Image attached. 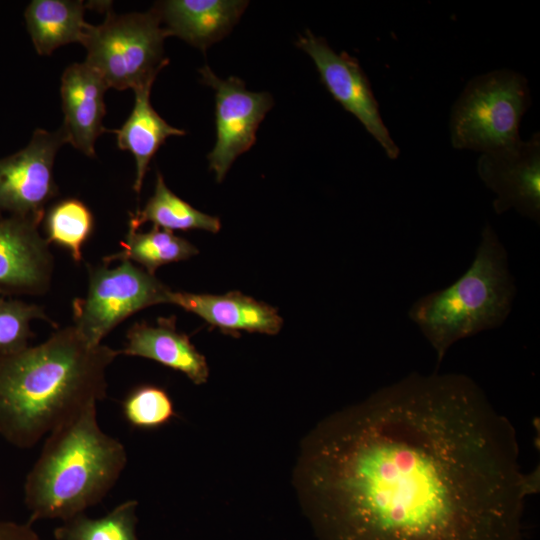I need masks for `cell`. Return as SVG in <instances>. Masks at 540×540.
<instances>
[{
  "instance_id": "obj_6",
  "label": "cell",
  "mask_w": 540,
  "mask_h": 540,
  "mask_svg": "<svg viewBox=\"0 0 540 540\" xmlns=\"http://www.w3.org/2000/svg\"><path fill=\"white\" fill-rule=\"evenodd\" d=\"M169 36L157 11L116 14L107 10L100 25L87 27L82 45L84 61L108 88L137 89L153 84L169 60L163 43Z\"/></svg>"
},
{
  "instance_id": "obj_17",
  "label": "cell",
  "mask_w": 540,
  "mask_h": 540,
  "mask_svg": "<svg viewBox=\"0 0 540 540\" xmlns=\"http://www.w3.org/2000/svg\"><path fill=\"white\" fill-rule=\"evenodd\" d=\"M152 84L134 90V107L121 128L115 130L117 145L135 158L136 177L133 189L140 193L149 163L160 146L170 136H182L185 131L171 126L152 107Z\"/></svg>"
},
{
  "instance_id": "obj_26",
  "label": "cell",
  "mask_w": 540,
  "mask_h": 540,
  "mask_svg": "<svg viewBox=\"0 0 540 540\" xmlns=\"http://www.w3.org/2000/svg\"><path fill=\"white\" fill-rule=\"evenodd\" d=\"M1 296V295H0Z\"/></svg>"
},
{
  "instance_id": "obj_14",
  "label": "cell",
  "mask_w": 540,
  "mask_h": 540,
  "mask_svg": "<svg viewBox=\"0 0 540 540\" xmlns=\"http://www.w3.org/2000/svg\"><path fill=\"white\" fill-rule=\"evenodd\" d=\"M247 5L240 0H168L153 8L169 36L204 51L231 31Z\"/></svg>"
},
{
  "instance_id": "obj_13",
  "label": "cell",
  "mask_w": 540,
  "mask_h": 540,
  "mask_svg": "<svg viewBox=\"0 0 540 540\" xmlns=\"http://www.w3.org/2000/svg\"><path fill=\"white\" fill-rule=\"evenodd\" d=\"M104 80L85 62L73 63L61 76L60 95L64 122L61 126L74 148L95 157V142L104 132L106 113Z\"/></svg>"
},
{
  "instance_id": "obj_23",
  "label": "cell",
  "mask_w": 540,
  "mask_h": 540,
  "mask_svg": "<svg viewBox=\"0 0 540 540\" xmlns=\"http://www.w3.org/2000/svg\"><path fill=\"white\" fill-rule=\"evenodd\" d=\"M36 319L52 323L42 306L0 296V356L29 346L33 337L30 323Z\"/></svg>"
},
{
  "instance_id": "obj_11",
  "label": "cell",
  "mask_w": 540,
  "mask_h": 540,
  "mask_svg": "<svg viewBox=\"0 0 540 540\" xmlns=\"http://www.w3.org/2000/svg\"><path fill=\"white\" fill-rule=\"evenodd\" d=\"M480 179L494 194L497 214L514 209L522 216L540 222V134L528 141L482 153L477 161Z\"/></svg>"
},
{
  "instance_id": "obj_16",
  "label": "cell",
  "mask_w": 540,
  "mask_h": 540,
  "mask_svg": "<svg viewBox=\"0 0 540 540\" xmlns=\"http://www.w3.org/2000/svg\"><path fill=\"white\" fill-rule=\"evenodd\" d=\"M174 318H160L157 324L136 322L127 331L120 354L154 360L185 374L194 384L207 382L209 367L188 335L178 332Z\"/></svg>"
},
{
  "instance_id": "obj_5",
  "label": "cell",
  "mask_w": 540,
  "mask_h": 540,
  "mask_svg": "<svg viewBox=\"0 0 540 540\" xmlns=\"http://www.w3.org/2000/svg\"><path fill=\"white\" fill-rule=\"evenodd\" d=\"M531 105L527 79L511 69L493 70L471 79L450 115L455 149L488 153L521 140L519 126Z\"/></svg>"
},
{
  "instance_id": "obj_1",
  "label": "cell",
  "mask_w": 540,
  "mask_h": 540,
  "mask_svg": "<svg viewBox=\"0 0 540 540\" xmlns=\"http://www.w3.org/2000/svg\"><path fill=\"white\" fill-rule=\"evenodd\" d=\"M535 474L472 379L413 373L319 423L294 484L319 540H524Z\"/></svg>"
},
{
  "instance_id": "obj_21",
  "label": "cell",
  "mask_w": 540,
  "mask_h": 540,
  "mask_svg": "<svg viewBox=\"0 0 540 540\" xmlns=\"http://www.w3.org/2000/svg\"><path fill=\"white\" fill-rule=\"evenodd\" d=\"M42 222L46 241L64 248L75 262H81L82 248L94 231L89 207L77 198L62 199L46 210Z\"/></svg>"
},
{
  "instance_id": "obj_15",
  "label": "cell",
  "mask_w": 540,
  "mask_h": 540,
  "mask_svg": "<svg viewBox=\"0 0 540 540\" xmlns=\"http://www.w3.org/2000/svg\"><path fill=\"white\" fill-rule=\"evenodd\" d=\"M168 303L180 306L225 332L274 335L283 325L275 308L238 291L223 295L170 291Z\"/></svg>"
},
{
  "instance_id": "obj_10",
  "label": "cell",
  "mask_w": 540,
  "mask_h": 540,
  "mask_svg": "<svg viewBox=\"0 0 540 540\" xmlns=\"http://www.w3.org/2000/svg\"><path fill=\"white\" fill-rule=\"evenodd\" d=\"M297 46L312 58L332 97L361 122L390 159L397 158L399 147L381 118L378 102L358 60L345 51L336 53L324 38L309 30L299 37Z\"/></svg>"
},
{
  "instance_id": "obj_22",
  "label": "cell",
  "mask_w": 540,
  "mask_h": 540,
  "mask_svg": "<svg viewBox=\"0 0 540 540\" xmlns=\"http://www.w3.org/2000/svg\"><path fill=\"white\" fill-rule=\"evenodd\" d=\"M136 500H127L100 518L84 513L74 516L54 531L55 540H138Z\"/></svg>"
},
{
  "instance_id": "obj_19",
  "label": "cell",
  "mask_w": 540,
  "mask_h": 540,
  "mask_svg": "<svg viewBox=\"0 0 540 540\" xmlns=\"http://www.w3.org/2000/svg\"><path fill=\"white\" fill-rule=\"evenodd\" d=\"M147 222L171 232L204 230L216 233L221 227L219 218L195 209L173 193L160 172L156 175L153 195L142 209L130 214L129 228L138 230Z\"/></svg>"
},
{
  "instance_id": "obj_3",
  "label": "cell",
  "mask_w": 540,
  "mask_h": 540,
  "mask_svg": "<svg viewBox=\"0 0 540 540\" xmlns=\"http://www.w3.org/2000/svg\"><path fill=\"white\" fill-rule=\"evenodd\" d=\"M92 404L52 430L27 474L24 501L28 523L66 521L100 502L122 474L124 445L103 432Z\"/></svg>"
},
{
  "instance_id": "obj_2",
  "label": "cell",
  "mask_w": 540,
  "mask_h": 540,
  "mask_svg": "<svg viewBox=\"0 0 540 540\" xmlns=\"http://www.w3.org/2000/svg\"><path fill=\"white\" fill-rule=\"evenodd\" d=\"M120 355L92 345L71 326L43 343L0 356V435L31 448L44 435L106 397V371Z\"/></svg>"
},
{
  "instance_id": "obj_18",
  "label": "cell",
  "mask_w": 540,
  "mask_h": 540,
  "mask_svg": "<svg viewBox=\"0 0 540 540\" xmlns=\"http://www.w3.org/2000/svg\"><path fill=\"white\" fill-rule=\"evenodd\" d=\"M83 1L33 0L24 17L27 31L39 55H50L60 46L82 43L89 23Z\"/></svg>"
},
{
  "instance_id": "obj_9",
  "label": "cell",
  "mask_w": 540,
  "mask_h": 540,
  "mask_svg": "<svg viewBox=\"0 0 540 540\" xmlns=\"http://www.w3.org/2000/svg\"><path fill=\"white\" fill-rule=\"evenodd\" d=\"M202 81L215 91L216 142L208 154L210 169L218 182L223 181L235 159L256 141V131L273 106L268 92H252L235 76L223 80L204 66Z\"/></svg>"
},
{
  "instance_id": "obj_20",
  "label": "cell",
  "mask_w": 540,
  "mask_h": 540,
  "mask_svg": "<svg viewBox=\"0 0 540 540\" xmlns=\"http://www.w3.org/2000/svg\"><path fill=\"white\" fill-rule=\"evenodd\" d=\"M120 247L119 252L104 257L103 263L136 262L153 275L163 265L187 260L198 253L197 248L186 239L154 226L147 232L129 228Z\"/></svg>"
},
{
  "instance_id": "obj_24",
  "label": "cell",
  "mask_w": 540,
  "mask_h": 540,
  "mask_svg": "<svg viewBox=\"0 0 540 540\" xmlns=\"http://www.w3.org/2000/svg\"><path fill=\"white\" fill-rule=\"evenodd\" d=\"M122 412L131 426L140 429L159 428L176 416L166 390L150 384L133 388L122 402Z\"/></svg>"
},
{
  "instance_id": "obj_25",
  "label": "cell",
  "mask_w": 540,
  "mask_h": 540,
  "mask_svg": "<svg viewBox=\"0 0 540 540\" xmlns=\"http://www.w3.org/2000/svg\"><path fill=\"white\" fill-rule=\"evenodd\" d=\"M0 540H43L29 523L0 520Z\"/></svg>"
},
{
  "instance_id": "obj_7",
  "label": "cell",
  "mask_w": 540,
  "mask_h": 540,
  "mask_svg": "<svg viewBox=\"0 0 540 540\" xmlns=\"http://www.w3.org/2000/svg\"><path fill=\"white\" fill-rule=\"evenodd\" d=\"M104 264V263H103ZM88 290L72 303L73 326L92 344L99 345L122 321L155 304L168 303L171 291L155 275L130 261L116 267L89 266Z\"/></svg>"
},
{
  "instance_id": "obj_8",
  "label": "cell",
  "mask_w": 540,
  "mask_h": 540,
  "mask_svg": "<svg viewBox=\"0 0 540 540\" xmlns=\"http://www.w3.org/2000/svg\"><path fill=\"white\" fill-rule=\"evenodd\" d=\"M65 143L62 127L54 132L36 129L25 148L0 159V214L41 224L46 205L59 193L53 166Z\"/></svg>"
},
{
  "instance_id": "obj_12",
  "label": "cell",
  "mask_w": 540,
  "mask_h": 540,
  "mask_svg": "<svg viewBox=\"0 0 540 540\" xmlns=\"http://www.w3.org/2000/svg\"><path fill=\"white\" fill-rule=\"evenodd\" d=\"M40 224L0 217V295H42L51 285L54 258Z\"/></svg>"
},
{
  "instance_id": "obj_4",
  "label": "cell",
  "mask_w": 540,
  "mask_h": 540,
  "mask_svg": "<svg viewBox=\"0 0 540 540\" xmlns=\"http://www.w3.org/2000/svg\"><path fill=\"white\" fill-rule=\"evenodd\" d=\"M516 296L508 254L497 233L486 223L475 257L454 283L417 299L408 317L436 352L438 363L461 339L500 327Z\"/></svg>"
}]
</instances>
